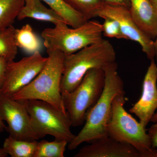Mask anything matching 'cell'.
<instances>
[{
    "label": "cell",
    "mask_w": 157,
    "mask_h": 157,
    "mask_svg": "<svg viewBox=\"0 0 157 157\" xmlns=\"http://www.w3.org/2000/svg\"><path fill=\"white\" fill-rule=\"evenodd\" d=\"M103 36L102 24L90 20L80 26L72 28L65 23L60 24L45 29L41 34L47 51H60L65 55L100 42Z\"/></svg>",
    "instance_id": "5"
},
{
    "label": "cell",
    "mask_w": 157,
    "mask_h": 157,
    "mask_svg": "<svg viewBox=\"0 0 157 157\" xmlns=\"http://www.w3.org/2000/svg\"><path fill=\"white\" fill-rule=\"evenodd\" d=\"M154 40V45L155 57L156 58L157 62V33Z\"/></svg>",
    "instance_id": "27"
},
{
    "label": "cell",
    "mask_w": 157,
    "mask_h": 157,
    "mask_svg": "<svg viewBox=\"0 0 157 157\" xmlns=\"http://www.w3.org/2000/svg\"><path fill=\"white\" fill-rule=\"evenodd\" d=\"M151 122L153 123H157V112L155 113L154 115L152 117Z\"/></svg>",
    "instance_id": "29"
},
{
    "label": "cell",
    "mask_w": 157,
    "mask_h": 157,
    "mask_svg": "<svg viewBox=\"0 0 157 157\" xmlns=\"http://www.w3.org/2000/svg\"><path fill=\"white\" fill-rule=\"evenodd\" d=\"M104 83V69H91L75 89L62 94L64 106L72 126H79L85 122L88 112L103 92Z\"/></svg>",
    "instance_id": "6"
},
{
    "label": "cell",
    "mask_w": 157,
    "mask_h": 157,
    "mask_svg": "<svg viewBox=\"0 0 157 157\" xmlns=\"http://www.w3.org/2000/svg\"><path fill=\"white\" fill-rule=\"evenodd\" d=\"M87 20L98 17L99 10L105 3L103 0H63Z\"/></svg>",
    "instance_id": "19"
},
{
    "label": "cell",
    "mask_w": 157,
    "mask_h": 157,
    "mask_svg": "<svg viewBox=\"0 0 157 157\" xmlns=\"http://www.w3.org/2000/svg\"><path fill=\"white\" fill-rule=\"evenodd\" d=\"M47 59L42 56L39 51H37L18 61L9 62L6 80L1 89V93L13 97L36 77L45 66Z\"/></svg>",
    "instance_id": "9"
},
{
    "label": "cell",
    "mask_w": 157,
    "mask_h": 157,
    "mask_svg": "<svg viewBox=\"0 0 157 157\" xmlns=\"http://www.w3.org/2000/svg\"><path fill=\"white\" fill-rule=\"evenodd\" d=\"M129 11L138 27L150 39L157 33V10L149 0H130Z\"/></svg>",
    "instance_id": "13"
},
{
    "label": "cell",
    "mask_w": 157,
    "mask_h": 157,
    "mask_svg": "<svg viewBox=\"0 0 157 157\" xmlns=\"http://www.w3.org/2000/svg\"><path fill=\"white\" fill-rule=\"evenodd\" d=\"M82 147L74 157H141L133 147L107 136Z\"/></svg>",
    "instance_id": "12"
},
{
    "label": "cell",
    "mask_w": 157,
    "mask_h": 157,
    "mask_svg": "<svg viewBox=\"0 0 157 157\" xmlns=\"http://www.w3.org/2000/svg\"><path fill=\"white\" fill-rule=\"evenodd\" d=\"M48 59L39 74L29 84L12 98L17 101L38 100L48 102L66 111L61 93L64 54L59 50L47 51Z\"/></svg>",
    "instance_id": "3"
},
{
    "label": "cell",
    "mask_w": 157,
    "mask_h": 157,
    "mask_svg": "<svg viewBox=\"0 0 157 157\" xmlns=\"http://www.w3.org/2000/svg\"><path fill=\"white\" fill-rule=\"evenodd\" d=\"M25 0H0V32L13 25Z\"/></svg>",
    "instance_id": "17"
},
{
    "label": "cell",
    "mask_w": 157,
    "mask_h": 157,
    "mask_svg": "<svg viewBox=\"0 0 157 157\" xmlns=\"http://www.w3.org/2000/svg\"><path fill=\"white\" fill-rule=\"evenodd\" d=\"M23 102L39 138L49 135L54 137L55 140H65L69 143L76 137L71 132L72 123L66 111L40 100H28Z\"/></svg>",
    "instance_id": "7"
},
{
    "label": "cell",
    "mask_w": 157,
    "mask_h": 157,
    "mask_svg": "<svg viewBox=\"0 0 157 157\" xmlns=\"http://www.w3.org/2000/svg\"><path fill=\"white\" fill-rule=\"evenodd\" d=\"M37 142L17 140L9 136L4 141L3 148L12 157H34Z\"/></svg>",
    "instance_id": "18"
},
{
    "label": "cell",
    "mask_w": 157,
    "mask_h": 157,
    "mask_svg": "<svg viewBox=\"0 0 157 157\" xmlns=\"http://www.w3.org/2000/svg\"><path fill=\"white\" fill-rule=\"evenodd\" d=\"M1 94V90L0 89V94ZM6 125L4 124L3 121L1 119V117H0V135H1V133H2L3 132H4V131L6 130Z\"/></svg>",
    "instance_id": "26"
},
{
    "label": "cell",
    "mask_w": 157,
    "mask_h": 157,
    "mask_svg": "<svg viewBox=\"0 0 157 157\" xmlns=\"http://www.w3.org/2000/svg\"><path fill=\"white\" fill-rule=\"evenodd\" d=\"M8 155V153L3 147L0 148V157H6Z\"/></svg>",
    "instance_id": "28"
},
{
    "label": "cell",
    "mask_w": 157,
    "mask_h": 157,
    "mask_svg": "<svg viewBox=\"0 0 157 157\" xmlns=\"http://www.w3.org/2000/svg\"><path fill=\"white\" fill-rule=\"evenodd\" d=\"M68 144L65 140H42L37 142L34 157H64Z\"/></svg>",
    "instance_id": "21"
},
{
    "label": "cell",
    "mask_w": 157,
    "mask_h": 157,
    "mask_svg": "<svg viewBox=\"0 0 157 157\" xmlns=\"http://www.w3.org/2000/svg\"><path fill=\"white\" fill-rule=\"evenodd\" d=\"M8 60L4 57L0 56V89L2 88L6 80V71L8 66Z\"/></svg>",
    "instance_id": "23"
},
{
    "label": "cell",
    "mask_w": 157,
    "mask_h": 157,
    "mask_svg": "<svg viewBox=\"0 0 157 157\" xmlns=\"http://www.w3.org/2000/svg\"><path fill=\"white\" fill-rule=\"evenodd\" d=\"M105 4L111 6H122L129 9L130 0H103Z\"/></svg>",
    "instance_id": "25"
},
{
    "label": "cell",
    "mask_w": 157,
    "mask_h": 157,
    "mask_svg": "<svg viewBox=\"0 0 157 157\" xmlns=\"http://www.w3.org/2000/svg\"><path fill=\"white\" fill-rule=\"evenodd\" d=\"M147 133L150 138L152 147L157 152V123L152 125L148 129Z\"/></svg>",
    "instance_id": "24"
},
{
    "label": "cell",
    "mask_w": 157,
    "mask_h": 157,
    "mask_svg": "<svg viewBox=\"0 0 157 157\" xmlns=\"http://www.w3.org/2000/svg\"><path fill=\"white\" fill-rule=\"evenodd\" d=\"M125 103V94L114 98L111 118L107 126L108 136L133 147L141 157H157V152L152 147L146 128L127 112L124 107Z\"/></svg>",
    "instance_id": "4"
},
{
    "label": "cell",
    "mask_w": 157,
    "mask_h": 157,
    "mask_svg": "<svg viewBox=\"0 0 157 157\" xmlns=\"http://www.w3.org/2000/svg\"><path fill=\"white\" fill-rule=\"evenodd\" d=\"M98 17L115 20L127 40L136 42L151 61L154 59V40L147 36L135 22L129 9L122 6L104 4L98 13Z\"/></svg>",
    "instance_id": "10"
},
{
    "label": "cell",
    "mask_w": 157,
    "mask_h": 157,
    "mask_svg": "<svg viewBox=\"0 0 157 157\" xmlns=\"http://www.w3.org/2000/svg\"><path fill=\"white\" fill-rule=\"evenodd\" d=\"M15 28L11 25L0 32V56L6 58L8 61H13L17 54L15 41Z\"/></svg>",
    "instance_id": "20"
},
{
    "label": "cell",
    "mask_w": 157,
    "mask_h": 157,
    "mask_svg": "<svg viewBox=\"0 0 157 157\" xmlns=\"http://www.w3.org/2000/svg\"><path fill=\"white\" fill-rule=\"evenodd\" d=\"M26 18L50 22L55 25L66 23L56 12L44 6L41 0H25L24 6L20 11L17 19L21 21Z\"/></svg>",
    "instance_id": "14"
},
{
    "label": "cell",
    "mask_w": 157,
    "mask_h": 157,
    "mask_svg": "<svg viewBox=\"0 0 157 157\" xmlns=\"http://www.w3.org/2000/svg\"><path fill=\"white\" fill-rule=\"evenodd\" d=\"M102 30L104 36L127 40L118 23L115 20L107 17L104 18V23L102 24Z\"/></svg>",
    "instance_id": "22"
},
{
    "label": "cell",
    "mask_w": 157,
    "mask_h": 157,
    "mask_svg": "<svg viewBox=\"0 0 157 157\" xmlns=\"http://www.w3.org/2000/svg\"><path fill=\"white\" fill-rule=\"evenodd\" d=\"M105 83L103 92L95 104L89 110L83 128L68 143L70 150L76 149L82 144L90 142L108 136L107 126L112 113L113 102L117 96L125 94L122 79L117 72L116 62L104 69Z\"/></svg>",
    "instance_id": "1"
},
{
    "label": "cell",
    "mask_w": 157,
    "mask_h": 157,
    "mask_svg": "<svg viewBox=\"0 0 157 157\" xmlns=\"http://www.w3.org/2000/svg\"><path fill=\"white\" fill-rule=\"evenodd\" d=\"M151 61L144 78L142 95L129 110L145 128L157 109V65L154 59Z\"/></svg>",
    "instance_id": "11"
},
{
    "label": "cell",
    "mask_w": 157,
    "mask_h": 157,
    "mask_svg": "<svg viewBox=\"0 0 157 157\" xmlns=\"http://www.w3.org/2000/svg\"><path fill=\"white\" fill-rule=\"evenodd\" d=\"M154 7L157 10V0H149Z\"/></svg>",
    "instance_id": "30"
},
{
    "label": "cell",
    "mask_w": 157,
    "mask_h": 157,
    "mask_svg": "<svg viewBox=\"0 0 157 157\" xmlns=\"http://www.w3.org/2000/svg\"><path fill=\"white\" fill-rule=\"evenodd\" d=\"M116 53L111 43L103 39L75 53L65 55L61 82L62 94L75 89L88 71L103 69L116 62Z\"/></svg>",
    "instance_id": "2"
},
{
    "label": "cell",
    "mask_w": 157,
    "mask_h": 157,
    "mask_svg": "<svg viewBox=\"0 0 157 157\" xmlns=\"http://www.w3.org/2000/svg\"><path fill=\"white\" fill-rule=\"evenodd\" d=\"M14 37L17 47L27 52L34 53L39 51L41 48V42L29 24L23 26L20 29H15Z\"/></svg>",
    "instance_id": "16"
},
{
    "label": "cell",
    "mask_w": 157,
    "mask_h": 157,
    "mask_svg": "<svg viewBox=\"0 0 157 157\" xmlns=\"http://www.w3.org/2000/svg\"><path fill=\"white\" fill-rule=\"evenodd\" d=\"M48 5L72 28H76L85 23L88 20L74 10L63 0H41Z\"/></svg>",
    "instance_id": "15"
},
{
    "label": "cell",
    "mask_w": 157,
    "mask_h": 157,
    "mask_svg": "<svg viewBox=\"0 0 157 157\" xmlns=\"http://www.w3.org/2000/svg\"><path fill=\"white\" fill-rule=\"evenodd\" d=\"M0 117L8 124L6 130L15 139L35 141L40 139L32 125L30 117L23 101L0 94Z\"/></svg>",
    "instance_id": "8"
}]
</instances>
